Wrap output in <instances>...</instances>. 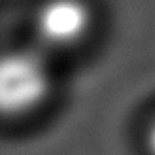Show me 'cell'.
Segmentation results:
<instances>
[{
	"label": "cell",
	"instance_id": "cell-3",
	"mask_svg": "<svg viewBox=\"0 0 155 155\" xmlns=\"http://www.w3.org/2000/svg\"><path fill=\"white\" fill-rule=\"evenodd\" d=\"M146 150L150 155H155V117L150 121L148 129H146Z\"/></svg>",
	"mask_w": 155,
	"mask_h": 155
},
{
	"label": "cell",
	"instance_id": "cell-1",
	"mask_svg": "<svg viewBox=\"0 0 155 155\" xmlns=\"http://www.w3.org/2000/svg\"><path fill=\"white\" fill-rule=\"evenodd\" d=\"M53 72L38 49L15 48L0 53V117H21L49 98Z\"/></svg>",
	"mask_w": 155,
	"mask_h": 155
},
{
	"label": "cell",
	"instance_id": "cell-2",
	"mask_svg": "<svg viewBox=\"0 0 155 155\" xmlns=\"http://www.w3.org/2000/svg\"><path fill=\"white\" fill-rule=\"evenodd\" d=\"M93 23L87 0H44L34 13V32L42 48L68 51L91 34Z\"/></svg>",
	"mask_w": 155,
	"mask_h": 155
}]
</instances>
